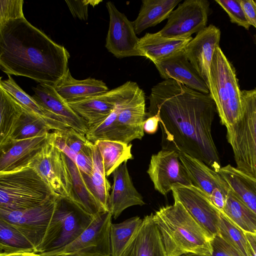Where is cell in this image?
<instances>
[{"label": "cell", "instance_id": "obj_25", "mask_svg": "<svg viewBox=\"0 0 256 256\" xmlns=\"http://www.w3.org/2000/svg\"><path fill=\"white\" fill-rule=\"evenodd\" d=\"M56 92L68 102H74L98 96L109 90L102 80L89 78L82 80L74 78L70 72L55 86Z\"/></svg>", "mask_w": 256, "mask_h": 256}, {"label": "cell", "instance_id": "obj_18", "mask_svg": "<svg viewBox=\"0 0 256 256\" xmlns=\"http://www.w3.org/2000/svg\"><path fill=\"white\" fill-rule=\"evenodd\" d=\"M50 133L12 141L0 148V173L16 171L30 166L40 151Z\"/></svg>", "mask_w": 256, "mask_h": 256}, {"label": "cell", "instance_id": "obj_46", "mask_svg": "<svg viewBox=\"0 0 256 256\" xmlns=\"http://www.w3.org/2000/svg\"><path fill=\"white\" fill-rule=\"evenodd\" d=\"M246 233L248 256H256V234Z\"/></svg>", "mask_w": 256, "mask_h": 256}, {"label": "cell", "instance_id": "obj_49", "mask_svg": "<svg viewBox=\"0 0 256 256\" xmlns=\"http://www.w3.org/2000/svg\"><path fill=\"white\" fill-rule=\"evenodd\" d=\"M26 256H40V255L39 254L36 253V252H31L28 254Z\"/></svg>", "mask_w": 256, "mask_h": 256}, {"label": "cell", "instance_id": "obj_16", "mask_svg": "<svg viewBox=\"0 0 256 256\" xmlns=\"http://www.w3.org/2000/svg\"><path fill=\"white\" fill-rule=\"evenodd\" d=\"M33 99L48 112L78 132L85 134L88 130L86 122L56 92L54 86L39 84L32 87Z\"/></svg>", "mask_w": 256, "mask_h": 256}, {"label": "cell", "instance_id": "obj_31", "mask_svg": "<svg viewBox=\"0 0 256 256\" xmlns=\"http://www.w3.org/2000/svg\"><path fill=\"white\" fill-rule=\"evenodd\" d=\"M24 112V106L0 88V148L10 141Z\"/></svg>", "mask_w": 256, "mask_h": 256}, {"label": "cell", "instance_id": "obj_50", "mask_svg": "<svg viewBox=\"0 0 256 256\" xmlns=\"http://www.w3.org/2000/svg\"><path fill=\"white\" fill-rule=\"evenodd\" d=\"M254 42L256 46V33L254 36Z\"/></svg>", "mask_w": 256, "mask_h": 256}, {"label": "cell", "instance_id": "obj_30", "mask_svg": "<svg viewBox=\"0 0 256 256\" xmlns=\"http://www.w3.org/2000/svg\"><path fill=\"white\" fill-rule=\"evenodd\" d=\"M0 88L8 92L22 106L40 116L50 130H62L68 128L62 122L52 116L38 105L32 96L28 94L17 84L10 76H8V78L4 80L0 78Z\"/></svg>", "mask_w": 256, "mask_h": 256}, {"label": "cell", "instance_id": "obj_40", "mask_svg": "<svg viewBox=\"0 0 256 256\" xmlns=\"http://www.w3.org/2000/svg\"><path fill=\"white\" fill-rule=\"evenodd\" d=\"M228 14L232 23L248 30L250 25L246 18L240 0H216Z\"/></svg>", "mask_w": 256, "mask_h": 256}, {"label": "cell", "instance_id": "obj_38", "mask_svg": "<svg viewBox=\"0 0 256 256\" xmlns=\"http://www.w3.org/2000/svg\"><path fill=\"white\" fill-rule=\"evenodd\" d=\"M50 130L40 116L24 106L23 114L8 143L44 134Z\"/></svg>", "mask_w": 256, "mask_h": 256}, {"label": "cell", "instance_id": "obj_32", "mask_svg": "<svg viewBox=\"0 0 256 256\" xmlns=\"http://www.w3.org/2000/svg\"><path fill=\"white\" fill-rule=\"evenodd\" d=\"M50 135L54 144L72 161L76 156L92 151L94 144L86 138L85 134L72 128L53 130L50 132Z\"/></svg>", "mask_w": 256, "mask_h": 256}, {"label": "cell", "instance_id": "obj_4", "mask_svg": "<svg viewBox=\"0 0 256 256\" xmlns=\"http://www.w3.org/2000/svg\"><path fill=\"white\" fill-rule=\"evenodd\" d=\"M208 88L221 124L226 128L232 126L242 116V90L235 68L220 46L215 50L211 62Z\"/></svg>", "mask_w": 256, "mask_h": 256}, {"label": "cell", "instance_id": "obj_7", "mask_svg": "<svg viewBox=\"0 0 256 256\" xmlns=\"http://www.w3.org/2000/svg\"><path fill=\"white\" fill-rule=\"evenodd\" d=\"M91 220L74 206L60 198L36 253L54 251L70 244L84 232Z\"/></svg>", "mask_w": 256, "mask_h": 256}, {"label": "cell", "instance_id": "obj_17", "mask_svg": "<svg viewBox=\"0 0 256 256\" xmlns=\"http://www.w3.org/2000/svg\"><path fill=\"white\" fill-rule=\"evenodd\" d=\"M131 81L106 92L82 100L69 102L72 109L86 122L88 127L105 119L128 90Z\"/></svg>", "mask_w": 256, "mask_h": 256}, {"label": "cell", "instance_id": "obj_15", "mask_svg": "<svg viewBox=\"0 0 256 256\" xmlns=\"http://www.w3.org/2000/svg\"><path fill=\"white\" fill-rule=\"evenodd\" d=\"M220 34L218 28L210 24L197 33L184 49L188 60L208 88L210 66L214 50L220 46Z\"/></svg>", "mask_w": 256, "mask_h": 256}, {"label": "cell", "instance_id": "obj_34", "mask_svg": "<svg viewBox=\"0 0 256 256\" xmlns=\"http://www.w3.org/2000/svg\"><path fill=\"white\" fill-rule=\"evenodd\" d=\"M94 166L89 176L84 177L92 192L99 202L104 212H110L108 206L110 184L106 178L100 153L96 146H92Z\"/></svg>", "mask_w": 256, "mask_h": 256}, {"label": "cell", "instance_id": "obj_36", "mask_svg": "<svg viewBox=\"0 0 256 256\" xmlns=\"http://www.w3.org/2000/svg\"><path fill=\"white\" fill-rule=\"evenodd\" d=\"M142 219L138 216L129 218L122 222L112 224L110 228L111 256H120L135 234Z\"/></svg>", "mask_w": 256, "mask_h": 256}, {"label": "cell", "instance_id": "obj_24", "mask_svg": "<svg viewBox=\"0 0 256 256\" xmlns=\"http://www.w3.org/2000/svg\"><path fill=\"white\" fill-rule=\"evenodd\" d=\"M192 38H172L162 36L158 32L146 33L140 38L138 48L142 56L154 63L184 50Z\"/></svg>", "mask_w": 256, "mask_h": 256}, {"label": "cell", "instance_id": "obj_27", "mask_svg": "<svg viewBox=\"0 0 256 256\" xmlns=\"http://www.w3.org/2000/svg\"><path fill=\"white\" fill-rule=\"evenodd\" d=\"M66 158L73 185L74 206L92 219L98 214L104 212L88 187L82 172L70 158L66 156Z\"/></svg>", "mask_w": 256, "mask_h": 256}, {"label": "cell", "instance_id": "obj_6", "mask_svg": "<svg viewBox=\"0 0 256 256\" xmlns=\"http://www.w3.org/2000/svg\"><path fill=\"white\" fill-rule=\"evenodd\" d=\"M240 118L226 128V139L234 153L236 168L256 178V88L242 90Z\"/></svg>", "mask_w": 256, "mask_h": 256}, {"label": "cell", "instance_id": "obj_19", "mask_svg": "<svg viewBox=\"0 0 256 256\" xmlns=\"http://www.w3.org/2000/svg\"><path fill=\"white\" fill-rule=\"evenodd\" d=\"M154 64L164 80L172 79L194 90L210 94L207 84L188 60L184 50Z\"/></svg>", "mask_w": 256, "mask_h": 256}, {"label": "cell", "instance_id": "obj_13", "mask_svg": "<svg viewBox=\"0 0 256 256\" xmlns=\"http://www.w3.org/2000/svg\"><path fill=\"white\" fill-rule=\"evenodd\" d=\"M146 172L155 190L162 195L172 191V185L176 184L193 186L178 152L175 150L162 149L152 154Z\"/></svg>", "mask_w": 256, "mask_h": 256}, {"label": "cell", "instance_id": "obj_28", "mask_svg": "<svg viewBox=\"0 0 256 256\" xmlns=\"http://www.w3.org/2000/svg\"><path fill=\"white\" fill-rule=\"evenodd\" d=\"M218 172L236 195L256 214V178L230 164L222 166Z\"/></svg>", "mask_w": 256, "mask_h": 256}, {"label": "cell", "instance_id": "obj_29", "mask_svg": "<svg viewBox=\"0 0 256 256\" xmlns=\"http://www.w3.org/2000/svg\"><path fill=\"white\" fill-rule=\"evenodd\" d=\"M182 0H142L136 19L132 22L136 34L156 26L168 18Z\"/></svg>", "mask_w": 256, "mask_h": 256}, {"label": "cell", "instance_id": "obj_12", "mask_svg": "<svg viewBox=\"0 0 256 256\" xmlns=\"http://www.w3.org/2000/svg\"><path fill=\"white\" fill-rule=\"evenodd\" d=\"M172 192L174 200L183 205L210 240L218 235L220 211L204 192L194 186L179 184L172 185Z\"/></svg>", "mask_w": 256, "mask_h": 256}, {"label": "cell", "instance_id": "obj_33", "mask_svg": "<svg viewBox=\"0 0 256 256\" xmlns=\"http://www.w3.org/2000/svg\"><path fill=\"white\" fill-rule=\"evenodd\" d=\"M94 144L100 153L106 177L112 174L122 163L133 158L131 144L98 140Z\"/></svg>", "mask_w": 256, "mask_h": 256}, {"label": "cell", "instance_id": "obj_14", "mask_svg": "<svg viewBox=\"0 0 256 256\" xmlns=\"http://www.w3.org/2000/svg\"><path fill=\"white\" fill-rule=\"evenodd\" d=\"M109 17L106 48L117 58L142 56L138 50L140 38L136 36L132 22L120 12L111 2L106 4Z\"/></svg>", "mask_w": 256, "mask_h": 256}, {"label": "cell", "instance_id": "obj_35", "mask_svg": "<svg viewBox=\"0 0 256 256\" xmlns=\"http://www.w3.org/2000/svg\"><path fill=\"white\" fill-rule=\"evenodd\" d=\"M222 212L244 232L256 234V214L230 190Z\"/></svg>", "mask_w": 256, "mask_h": 256}, {"label": "cell", "instance_id": "obj_41", "mask_svg": "<svg viewBox=\"0 0 256 256\" xmlns=\"http://www.w3.org/2000/svg\"><path fill=\"white\" fill-rule=\"evenodd\" d=\"M24 2L22 0H0V26L10 20L24 18Z\"/></svg>", "mask_w": 256, "mask_h": 256}, {"label": "cell", "instance_id": "obj_26", "mask_svg": "<svg viewBox=\"0 0 256 256\" xmlns=\"http://www.w3.org/2000/svg\"><path fill=\"white\" fill-rule=\"evenodd\" d=\"M143 90L136 82L130 84L112 112L104 120L88 127L85 134L86 138L94 144L98 140L116 141V120L120 110L132 102Z\"/></svg>", "mask_w": 256, "mask_h": 256}, {"label": "cell", "instance_id": "obj_10", "mask_svg": "<svg viewBox=\"0 0 256 256\" xmlns=\"http://www.w3.org/2000/svg\"><path fill=\"white\" fill-rule=\"evenodd\" d=\"M209 12L206 0H186L171 12L166 24L158 32L168 38H190L207 26Z\"/></svg>", "mask_w": 256, "mask_h": 256}, {"label": "cell", "instance_id": "obj_42", "mask_svg": "<svg viewBox=\"0 0 256 256\" xmlns=\"http://www.w3.org/2000/svg\"><path fill=\"white\" fill-rule=\"evenodd\" d=\"M212 254L210 256H244L219 235L210 240Z\"/></svg>", "mask_w": 256, "mask_h": 256}, {"label": "cell", "instance_id": "obj_23", "mask_svg": "<svg viewBox=\"0 0 256 256\" xmlns=\"http://www.w3.org/2000/svg\"><path fill=\"white\" fill-rule=\"evenodd\" d=\"M178 152L192 185L204 192L208 198L214 190L230 187L218 172L202 162L186 153Z\"/></svg>", "mask_w": 256, "mask_h": 256}, {"label": "cell", "instance_id": "obj_3", "mask_svg": "<svg viewBox=\"0 0 256 256\" xmlns=\"http://www.w3.org/2000/svg\"><path fill=\"white\" fill-rule=\"evenodd\" d=\"M152 217L168 256L212 254L210 240L180 202L160 208Z\"/></svg>", "mask_w": 256, "mask_h": 256}, {"label": "cell", "instance_id": "obj_44", "mask_svg": "<svg viewBox=\"0 0 256 256\" xmlns=\"http://www.w3.org/2000/svg\"><path fill=\"white\" fill-rule=\"evenodd\" d=\"M240 0L247 21L256 29V0Z\"/></svg>", "mask_w": 256, "mask_h": 256}, {"label": "cell", "instance_id": "obj_20", "mask_svg": "<svg viewBox=\"0 0 256 256\" xmlns=\"http://www.w3.org/2000/svg\"><path fill=\"white\" fill-rule=\"evenodd\" d=\"M112 176L113 184L108 206L109 211L114 219L130 206L146 204L142 196L133 184L128 169L127 162L118 168Z\"/></svg>", "mask_w": 256, "mask_h": 256}, {"label": "cell", "instance_id": "obj_8", "mask_svg": "<svg viewBox=\"0 0 256 256\" xmlns=\"http://www.w3.org/2000/svg\"><path fill=\"white\" fill-rule=\"evenodd\" d=\"M30 165L38 172L55 196L74 206L73 185L66 158L54 144L50 133Z\"/></svg>", "mask_w": 256, "mask_h": 256}, {"label": "cell", "instance_id": "obj_11", "mask_svg": "<svg viewBox=\"0 0 256 256\" xmlns=\"http://www.w3.org/2000/svg\"><path fill=\"white\" fill-rule=\"evenodd\" d=\"M59 199L54 196L38 206L24 210H0V219L20 232L36 249L43 239Z\"/></svg>", "mask_w": 256, "mask_h": 256}, {"label": "cell", "instance_id": "obj_47", "mask_svg": "<svg viewBox=\"0 0 256 256\" xmlns=\"http://www.w3.org/2000/svg\"><path fill=\"white\" fill-rule=\"evenodd\" d=\"M31 252H16L8 254H0V256H26Z\"/></svg>", "mask_w": 256, "mask_h": 256}, {"label": "cell", "instance_id": "obj_48", "mask_svg": "<svg viewBox=\"0 0 256 256\" xmlns=\"http://www.w3.org/2000/svg\"><path fill=\"white\" fill-rule=\"evenodd\" d=\"M180 256H206V255H204V254H194V253H188V254H186L181 255Z\"/></svg>", "mask_w": 256, "mask_h": 256}, {"label": "cell", "instance_id": "obj_45", "mask_svg": "<svg viewBox=\"0 0 256 256\" xmlns=\"http://www.w3.org/2000/svg\"><path fill=\"white\" fill-rule=\"evenodd\" d=\"M159 124V119L156 116H148L144 122V132L148 134H154L158 130Z\"/></svg>", "mask_w": 256, "mask_h": 256}, {"label": "cell", "instance_id": "obj_37", "mask_svg": "<svg viewBox=\"0 0 256 256\" xmlns=\"http://www.w3.org/2000/svg\"><path fill=\"white\" fill-rule=\"evenodd\" d=\"M0 249V254L16 252H36L34 246L24 235L12 226L1 219Z\"/></svg>", "mask_w": 256, "mask_h": 256}, {"label": "cell", "instance_id": "obj_1", "mask_svg": "<svg viewBox=\"0 0 256 256\" xmlns=\"http://www.w3.org/2000/svg\"><path fill=\"white\" fill-rule=\"evenodd\" d=\"M148 99V116L158 118L162 149L186 153L218 172L220 160L212 134L216 110L210 95L170 79L154 86Z\"/></svg>", "mask_w": 256, "mask_h": 256}, {"label": "cell", "instance_id": "obj_9", "mask_svg": "<svg viewBox=\"0 0 256 256\" xmlns=\"http://www.w3.org/2000/svg\"><path fill=\"white\" fill-rule=\"evenodd\" d=\"M110 212H100L92 219L75 240L57 250L39 254L40 256H111Z\"/></svg>", "mask_w": 256, "mask_h": 256}, {"label": "cell", "instance_id": "obj_22", "mask_svg": "<svg viewBox=\"0 0 256 256\" xmlns=\"http://www.w3.org/2000/svg\"><path fill=\"white\" fill-rule=\"evenodd\" d=\"M153 214L147 215L120 256H168Z\"/></svg>", "mask_w": 256, "mask_h": 256}, {"label": "cell", "instance_id": "obj_21", "mask_svg": "<svg viewBox=\"0 0 256 256\" xmlns=\"http://www.w3.org/2000/svg\"><path fill=\"white\" fill-rule=\"evenodd\" d=\"M147 116L143 91L118 114L116 140L129 144L134 140H142L144 136V124Z\"/></svg>", "mask_w": 256, "mask_h": 256}, {"label": "cell", "instance_id": "obj_2", "mask_svg": "<svg viewBox=\"0 0 256 256\" xmlns=\"http://www.w3.org/2000/svg\"><path fill=\"white\" fill-rule=\"evenodd\" d=\"M70 58L64 46L25 18L0 26V67L8 76L55 86L70 70Z\"/></svg>", "mask_w": 256, "mask_h": 256}, {"label": "cell", "instance_id": "obj_43", "mask_svg": "<svg viewBox=\"0 0 256 256\" xmlns=\"http://www.w3.org/2000/svg\"><path fill=\"white\" fill-rule=\"evenodd\" d=\"M102 0H66L67 6L74 18L86 20L88 18V6H94Z\"/></svg>", "mask_w": 256, "mask_h": 256}, {"label": "cell", "instance_id": "obj_5", "mask_svg": "<svg viewBox=\"0 0 256 256\" xmlns=\"http://www.w3.org/2000/svg\"><path fill=\"white\" fill-rule=\"evenodd\" d=\"M54 195L32 166L0 173V210H22L38 206Z\"/></svg>", "mask_w": 256, "mask_h": 256}, {"label": "cell", "instance_id": "obj_39", "mask_svg": "<svg viewBox=\"0 0 256 256\" xmlns=\"http://www.w3.org/2000/svg\"><path fill=\"white\" fill-rule=\"evenodd\" d=\"M218 235L244 256L248 254L246 233L230 221L222 212L218 224Z\"/></svg>", "mask_w": 256, "mask_h": 256}]
</instances>
